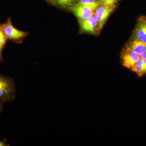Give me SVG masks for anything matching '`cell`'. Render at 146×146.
I'll return each instance as SVG.
<instances>
[{"label": "cell", "mask_w": 146, "mask_h": 146, "mask_svg": "<svg viewBox=\"0 0 146 146\" xmlns=\"http://www.w3.org/2000/svg\"><path fill=\"white\" fill-rule=\"evenodd\" d=\"M16 84L12 79L0 75V100L11 102L16 97Z\"/></svg>", "instance_id": "obj_1"}, {"label": "cell", "mask_w": 146, "mask_h": 146, "mask_svg": "<svg viewBox=\"0 0 146 146\" xmlns=\"http://www.w3.org/2000/svg\"><path fill=\"white\" fill-rule=\"evenodd\" d=\"M115 8V5L102 4L96 9L95 16L98 22V30H101Z\"/></svg>", "instance_id": "obj_2"}, {"label": "cell", "mask_w": 146, "mask_h": 146, "mask_svg": "<svg viewBox=\"0 0 146 146\" xmlns=\"http://www.w3.org/2000/svg\"><path fill=\"white\" fill-rule=\"evenodd\" d=\"M0 29L3 32L7 39L17 41L25 36L26 33L16 29L12 25L10 18H9L6 23L0 25Z\"/></svg>", "instance_id": "obj_3"}, {"label": "cell", "mask_w": 146, "mask_h": 146, "mask_svg": "<svg viewBox=\"0 0 146 146\" xmlns=\"http://www.w3.org/2000/svg\"><path fill=\"white\" fill-rule=\"evenodd\" d=\"M140 58V55L126 48L123 50L121 54L123 65L130 70Z\"/></svg>", "instance_id": "obj_4"}, {"label": "cell", "mask_w": 146, "mask_h": 146, "mask_svg": "<svg viewBox=\"0 0 146 146\" xmlns=\"http://www.w3.org/2000/svg\"><path fill=\"white\" fill-rule=\"evenodd\" d=\"M133 36L146 43V16H141L138 18Z\"/></svg>", "instance_id": "obj_5"}, {"label": "cell", "mask_w": 146, "mask_h": 146, "mask_svg": "<svg viewBox=\"0 0 146 146\" xmlns=\"http://www.w3.org/2000/svg\"><path fill=\"white\" fill-rule=\"evenodd\" d=\"M125 48L139 55L146 53V43L133 36L127 43Z\"/></svg>", "instance_id": "obj_6"}, {"label": "cell", "mask_w": 146, "mask_h": 146, "mask_svg": "<svg viewBox=\"0 0 146 146\" xmlns=\"http://www.w3.org/2000/svg\"><path fill=\"white\" fill-rule=\"evenodd\" d=\"M82 29L91 33H95L98 29V22L95 15H93L86 20H82L80 23Z\"/></svg>", "instance_id": "obj_7"}, {"label": "cell", "mask_w": 146, "mask_h": 146, "mask_svg": "<svg viewBox=\"0 0 146 146\" xmlns=\"http://www.w3.org/2000/svg\"><path fill=\"white\" fill-rule=\"evenodd\" d=\"M72 11L74 14L81 21L88 19L93 15V10L80 4L74 7Z\"/></svg>", "instance_id": "obj_8"}, {"label": "cell", "mask_w": 146, "mask_h": 146, "mask_svg": "<svg viewBox=\"0 0 146 146\" xmlns=\"http://www.w3.org/2000/svg\"><path fill=\"white\" fill-rule=\"evenodd\" d=\"M131 70L136 73L140 77L146 75V60L140 58Z\"/></svg>", "instance_id": "obj_9"}, {"label": "cell", "mask_w": 146, "mask_h": 146, "mask_svg": "<svg viewBox=\"0 0 146 146\" xmlns=\"http://www.w3.org/2000/svg\"><path fill=\"white\" fill-rule=\"evenodd\" d=\"M100 4V2L96 0H80L79 4L86 7L94 11L98 7Z\"/></svg>", "instance_id": "obj_10"}, {"label": "cell", "mask_w": 146, "mask_h": 146, "mask_svg": "<svg viewBox=\"0 0 146 146\" xmlns=\"http://www.w3.org/2000/svg\"><path fill=\"white\" fill-rule=\"evenodd\" d=\"M7 38L0 29V62L3 60L2 52L4 47L6 43Z\"/></svg>", "instance_id": "obj_11"}, {"label": "cell", "mask_w": 146, "mask_h": 146, "mask_svg": "<svg viewBox=\"0 0 146 146\" xmlns=\"http://www.w3.org/2000/svg\"><path fill=\"white\" fill-rule=\"evenodd\" d=\"M74 0H56L58 4L62 6H67L71 4Z\"/></svg>", "instance_id": "obj_12"}, {"label": "cell", "mask_w": 146, "mask_h": 146, "mask_svg": "<svg viewBox=\"0 0 146 146\" xmlns=\"http://www.w3.org/2000/svg\"><path fill=\"white\" fill-rule=\"evenodd\" d=\"M119 0H99L100 3L102 4L115 5Z\"/></svg>", "instance_id": "obj_13"}, {"label": "cell", "mask_w": 146, "mask_h": 146, "mask_svg": "<svg viewBox=\"0 0 146 146\" xmlns=\"http://www.w3.org/2000/svg\"><path fill=\"white\" fill-rule=\"evenodd\" d=\"M9 146V145L6 143V140H4V141H0V146Z\"/></svg>", "instance_id": "obj_14"}, {"label": "cell", "mask_w": 146, "mask_h": 146, "mask_svg": "<svg viewBox=\"0 0 146 146\" xmlns=\"http://www.w3.org/2000/svg\"><path fill=\"white\" fill-rule=\"evenodd\" d=\"M4 103V102L0 100V114L3 112Z\"/></svg>", "instance_id": "obj_15"}, {"label": "cell", "mask_w": 146, "mask_h": 146, "mask_svg": "<svg viewBox=\"0 0 146 146\" xmlns=\"http://www.w3.org/2000/svg\"><path fill=\"white\" fill-rule=\"evenodd\" d=\"M140 57H141V58H142V59L146 60V53L141 55H140Z\"/></svg>", "instance_id": "obj_16"}]
</instances>
